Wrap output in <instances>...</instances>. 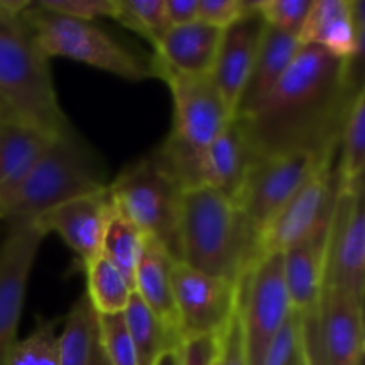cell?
Instances as JSON below:
<instances>
[{"label":"cell","instance_id":"60d3db41","mask_svg":"<svg viewBox=\"0 0 365 365\" xmlns=\"http://www.w3.org/2000/svg\"><path fill=\"white\" fill-rule=\"evenodd\" d=\"M6 114H11V113L6 109V107H4V103L0 102V116H6ZM11 116H13V114H11Z\"/></svg>","mask_w":365,"mask_h":365},{"label":"cell","instance_id":"9c48e42d","mask_svg":"<svg viewBox=\"0 0 365 365\" xmlns=\"http://www.w3.org/2000/svg\"><path fill=\"white\" fill-rule=\"evenodd\" d=\"M307 365H362L364 305L334 289H323L316 305L299 312Z\"/></svg>","mask_w":365,"mask_h":365},{"label":"cell","instance_id":"d6a6232c","mask_svg":"<svg viewBox=\"0 0 365 365\" xmlns=\"http://www.w3.org/2000/svg\"><path fill=\"white\" fill-rule=\"evenodd\" d=\"M260 365H307L299 335V312L292 310Z\"/></svg>","mask_w":365,"mask_h":365},{"label":"cell","instance_id":"f546056e","mask_svg":"<svg viewBox=\"0 0 365 365\" xmlns=\"http://www.w3.org/2000/svg\"><path fill=\"white\" fill-rule=\"evenodd\" d=\"M114 20L155 45L168 32L164 0H116Z\"/></svg>","mask_w":365,"mask_h":365},{"label":"cell","instance_id":"7c38bea8","mask_svg":"<svg viewBox=\"0 0 365 365\" xmlns=\"http://www.w3.org/2000/svg\"><path fill=\"white\" fill-rule=\"evenodd\" d=\"M6 235L0 246V365L18 341V324L25 291L39 246L46 232L36 221H4Z\"/></svg>","mask_w":365,"mask_h":365},{"label":"cell","instance_id":"5bb4252c","mask_svg":"<svg viewBox=\"0 0 365 365\" xmlns=\"http://www.w3.org/2000/svg\"><path fill=\"white\" fill-rule=\"evenodd\" d=\"M335 191L337 173L334 155L317 168L316 173L296 192L294 198L267 225L260 235V255L284 253L327 223L334 205Z\"/></svg>","mask_w":365,"mask_h":365},{"label":"cell","instance_id":"5b68a950","mask_svg":"<svg viewBox=\"0 0 365 365\" xmlns=\"http://www.w3.org/2000/svg\"><path fill=\"white\" fill-rule=\"evenodd\" d=\"M150 64L153 77L166 82L173 98V127L157 152L182 189L198 187L202 185L200 157L227 127L234 113L210 75L192 77L159 66L153 61Z\"/></svg>","mask_w":365,"mask_h":365},{"label":"cell","instance_id":"b9f144b4","mask_svg":"<svg viewBox=\"0 0 365 365\" xmlns=\"http://www.w3.org/2000/svg\"><path fill=\"white\" fill-rule=\"evenodd\" d=\"M4 223V220H2V217H0V225H2ZM0 246H2V241H0Z\"/></svg>","mask_w":365,"mask_h":365},{"label":"cell","instance_id":"74e56055","mask_svg":"<svg viewBox=\"0 0 365 365\" xmlns=\"http://www.w3.org/2000/svg\"><path fill=\"white\" fill-rule=\"evenodd\" d=\"M164 11L170 27L192 24L198 20V0H164Z\"/></svg>","mask_w":365,"mask_h":365},{"label":"cell","instance_id":"d6986e66","mask_svg":"<svg viewBox=\"0 0 365 365\" xmlns=\"http://www.w3.org/2000/svg\"><path fill=\"white\" fill-rule=\"evenodd\" d=\"M253 160L241 120L234 116L200 157V182L235 202Z\"/></svg>","mask_w":365,"mask_h":365},{"label":"cell","instance_id":"7a4b0ae2","mask_svg":"<svg viewBox=\"0 0 365 365\" xmlns=\"http://www.w3.org/2000/svg\"><path fill=\"white\" fill-rule=\"evenodd\" d=\"M180 264L237 284L260 257V237L234 200L209 185L184 189L180 205Z\"/></svg>","mask_w":365,"mask_h":365},{"label":"cell","instance_id":"4316f807","mask_svg":"<svg viewBox=\"0 0 365 365\" xmlns=\"http://www.w3.org/2000/svg\"><path fill=\"white\" fill-rule=\"evenodd\" d=\"M335 173L339 185L362 182L365 166V93H356L337 141Z\"/></svg>","mask_w":365,"mask_h":365},{"label":"cell","instance_id":"d4e9b609","mask_svg":"<svg viewBox=\"0 0 365 365\" xmlns=\"http://www.w3.org/2000/svg\"><path fill=\"white\" fill-rule=\"evenodd\" d=\"M123 317L138 353L139 365H155L163 353L180 346L135 292L123 310Z\"/></svg>","mask_w":365,"mask_h":365},{"label":"cell","instance_id":"52a82bcc","mask_svg":"<svg viewBox=\"0 0 365 365\" xmlns=\"http://www.w3.org/2000/svg\"><path fill=\"white\" fill-rule=\"evenodd\" d=\"M20 16L48 59L66 57L130 82L155 78L150 61L125 48L93 21L61 16L43 9L38 2L29 4Z\"/></svg>","mask_w":365,"mask_h":365},{"label":"cell","instance_id":"836d02e7","mask_svg":"<svg viewBox=\"0 0 365 365\" xmlns=\"http://www.w3.org/2000/svg\"><path fill=\"white\" fill-rule=\"evenodd\" d=\"M38 4L61 16L93 24L100 18H114L116 13V0H39Z\"/></svg>","mask_w":365,"mask_h":365},{"label":"cell","instance_id":"8d00e7d4","mask_svg":"<svg viewBox=\"0 0 365 365\" xmlns=\"http://www.w3.org/2000/svg\"><path fill=\"white\" fill-rule=\"evenodd\" d=\"M217 365H246L245 344H242L241 323H239L237 310L227 330L220 337V359Z\"/></svg>","mask_w":365,"mask_h":365},{"label":"cell","instance_id":"4dcf8cb0","mask_svg":"<svg viewBox=\"0 0 365 365\" xmlns=\"http://www.w3.org/2000/svg\"><path fill=\"white\" fill-rule=\"evenodd\" d=\"M98 344L109 365H139L123 312L98 316Z\"/></svg>","mask_w":365,"mask_h":365},{"label":"cell","instance_id":"4fadbf2b","mask_svg":"<svg viewBox=\"0 0 365 365\" xmlns=\"http://www.w3.org/2000/svg\"><path fill=\"white\" fill-rule=\"evenodd\" d=\"M173 296L180 342L200 335L221 337L237 310V284L177 262Z\"/></svg>","mask_w":365,"mask_h":365},{"label":"cell","instance_id":"277c9868","mask_svg":"<svg viewBox=\"0 0 365 365\" xmlns=\"http://www.w3.org/2000/svg\"><path fill=\"white\" fill-rule=\"evenodd\" d=\"M107 185L102 160L73 128L43 150L24 180L0 202V217L34 221L61 203Z\"/></svg>","mask_w":365,"mask_h":365},{"label":"cell","instance_id":"ac0fdd59","mask_svg":"<svg viewBox=\"0 0 365 365\" xmlns=\"http://www.w3.org/2000/svg\"><path fill=\"white\" fill-rule=\"evenodd\" d=\"M223 31L196 20L192 24L170 27L153 45L152 61L182 75L207 77L212 73Z\"/></svg>","mask_w":365,"mask_h":365},{"label":"cell","instance_id":"44dd1931","mask_svg":"<svg viewBox=\"0 0 365 365\" xmlns=\"http://www.w3.org/2000/svg\"><path fill=\"white\" fill-rule=\"evenodd\" d=\"M327 228L328 221L282 253L285 287L292 310L296 312H305L316 305L323 291Z\"/></svg>","mask_w":365,"mask_h":365},{"label":"cell","instance_id":"603a6c76","mask_svg":"<svg viewBox=\"0 0 365 365\" xmlns=\"http://www.w3.org/2000/svg\"><path fill=\"white\" fill-rule=\"evenodd\" d=\"M52 139L11 114L0 116V202L24 180Z\"/></svg>","mask_w":365,"mask_h":365},{"label":"cell","instance_id":"1f68e13d","mask_svg":"<svg viewBox=\"0 0 365 365\" xmlns=\"http://www.w3.org/2000/svg\"><path fill=\"white\" fill-rule=\"evenodd\" d=\"M314 0H259L257 13L266 25L299 39Z\"/></svg>","mask_w":365,"mask_h":365},{"label":"cell","instance_id":"3957f363","mask_svg":"<svg viewBox=\"0 0 365 365\" xmlns=\"http://www.w3.org/2000/svg\"><path fill=\"white\" fill-rule=\"evenodd\" d=\"M31 2H0V102L18 120L57 138L73 130L53 86L48 57L20 13Z\"/></svg>","mask_w":365,"mask_h":365},{"label":"cell","instance_id":"6da1fadb","mask_svg":"<svg viewBox=\"0 0 365 365\" xmlns=\"http://www.w3.org/2000/svg\"><path fill=\"white\" fill-rule=\"evenodd\" d=\"M360 89L353 77V61L302 45L267 98L248 116H237L253 157L334 155Z\"/></svg>","mask_w":365,"mask_h":365},{"label":"cell","instance_id":"e575fe53","mask_svg":"<svg viewBox=\"0 0 365 365\" xmlns=\"http://www.w3.org/2000/svg\"><path fill=\"white\" fill-rule=\"evenodd\" d=\"M252 9L250 0H198V20L225 31Z\"/></svg>","mask_w":365,"mask_h":365},{"label":"cell","instance_id":"f1b7e54d","mask_svg":"<svg viewBox=\"0 0 365 365\" xmlns=\"http://www.w3.org/2000/svg\"><path fill=\"white\" fill-rule=\"evenodd\" d=\"M6 365H59L57 319L39 317L34 330L13 346Z\"/></svg>","mask_w":365,"mask_h":365},{"label":"cell","instance_id":"7402d4cb","mask_svg":"<svg viewBox=\"0 0 365 365\" xmlns=\"http://www.w3.org/2000/svg\"><path fill=\"white\" fill-rule=\"evenodd\" d=\"M175 260L152 239H146L141 260L134 274V292L164 324L171 337L180 344L177 310L173 296Z\"/></svg>","mask_w":365,"mask_h":365},{"label":"cell","instance_id":"8992f818","mask_svg":"<svg viewBox=\"0 0 365 365\" xmlns=\"http://www.w3.org/2000/svg\"><path fill=\"white\" fill-rule=\"evenodd\" d=\"M180 184L159 152L134 160L109 184L118 212L123 214L148 239L163 246L175 262H180Z\"/></svg>","mask_w":365,"mask_h":365},{"label":"cell","instance_id":"d590c367","mask_svg":"<svg viewBox=\"0 0 365 365\" xmlns=\"http://www.w3.org/2000/svg\"><path fill=\"white\" fill-rule=\"evenodd\" d=\"M177 351L178 365H217L220 337L200 335V337L184 339Z\"/></svg>","mask_w":365,"mask_h":365},{"label":"cell","instance_id":"9a60e30c","mask_svg":"<svg viewBox=\"0 0 365 365\" xmlns=\"http://www.w3.org/2000/svg\"><path fill=\"white\" fill-rule=\"evenodd\" d=\"M113 210V196L107 185L102 191L61 203L34 221L46 234L56 232L86 264L100 255L103 232Z\"/></svg>","mask_w":365,"mask_h":365},{"label":"cell","instance_id":"ba28073f","mask_svg":"<svg viewBox=\"0 0 365 365\" xmlns=\"http://www.w3.org/2000/svg\"><path fill=\"white\" fill-rule=\"evenodd\" d=\"M292 312L284 278V255L262 253L237 282V317L246 365H260Z\"/></svg>","mask_w":365,"mask_h":365},{"label":"cell","instance_id":"83f0119b","mask_svg":"<svg viewBox=\"0 0 365 365\" xmlns=\"http://www.w3.org/2000/svg\"><path fill=\"white\" fill-rule=\"evenodd\" d=\"M146 239L148 237L114 207L113 214L107 221L106 232H103L100 255H103L113 266H116L118 271L134 285V274L139 260H141Z\"/></svg>","mask_w":365,"mask_h":365},{"label":"cell","instance_id":"484cf974","mask_svg":"<svg viewBox=\"0 0 365 365\" xmlns=\"http://www.w3.org/2000/svg\"><path fill=\"white\" fill-rule=\"evenodd\" d=\"M88 291L84 292L96 316H113L127 309L134 285L103 255H96L84 264Z\"/></svg>","mask_w":365,"mask_h":365},{"label":"cell","instance_id":"ffe728a7","mask_svg":"<svg viewBox=\"0 0 365 365\" xmlns=\"http://www.w3.org/2000/svg\"><path fill=\"white\" fill-rule=\"evenodd\" d=\"M299 48L302 43L298 38L266 25L235 116H248L267 98V95L273 91L274 86L280 82L294 57L298 56Z\"/></svg>","mask_w":365,"mask_h":365},{"label":"cell","instance_id":"f35d334b","mask_svg":"<svg viewBox=\"0 0 365 365\" xmlns=\"http://www.w3.org/2000/svg\"><path fill=\"white\" fill-rule=\"evenodd\" d=\"M155 365H178V351L177 349H170V351L163 353Z\"/></svg>","mask_w":365,"mask_h":365},{"label":"cell","instance_id":"ab89813d","mask_svg":"<svg viewBox=\"0 0 365 365\" xmlns=\"http://www.w3.org/2000/svg\"><path fill=\"white\" fill-rule=\"evenodd\" d=\"M91 365H109V362H107V359H106V355H103L102 349H100L98 342H96L95 353H93V364Z\"/></svg>","mask_w":365,"mask_h":365},{"label":"cell","instance_id":"2e32d148","mask_svg":"<svg viewBox=\"0 0 365 365\" xmlns=\"http://www.w3.org/2000/svg\"><path fill=\"white\" fill-rule=\"evenodd\" d=\"M264 29H266V21L257 13L255 2H253V9L239 18L230 27L225 29L221 34L220 48H217L210 78L234 116L246 82H248L250 71L255 63Z\"/></svg>","mask_w":365,"mask_h":365},{"label":"cell","instance_id":"e0dca14e","mask_svg":"<svg viewBox=\"0 0 365 365\" xmlns=\"http://www.w3.org/2000/svg\"><path fill=\"white\" fill-rule=\"evenodd\" d=\"M299 43L317 46L339 59L355 61L364 45V2L314 0Z\"/></svg>","mask_w":365,"mask_h":365},{"label":"cell","instance_id":"8fae6325","mask_svg":"<svg viewBox=\"0 0 365 365\" xmlns=\"http://www.w3.org/2000/svg\"><path fill=\"white\" fill-rule=\"evenodd\" d=\"M334 155L291 153L253 160L235 196V205L259 237L317 168Z\"/></svg>","mask_w":365,"mask_h":365},{"label":"cell","instance_id":"30bf717a","mask_svg":"<svg viewBox=\"0 0 365 365\" xmlns=\"http://www.w3.org/2000/svg\"><path fill=\"white\" fill-rule=\"evenodd\" d=\"M323 289H334L364 305L365 209L362 182L337 184L327 228Z\"/></svg>","mask_w":365,"mask_h":365},{"label":"cell","instance_id":"cb8c5ba5","mask_svg":"<svg viewBox=\"0 0 365 365\" xmlns=\"http://www.w3.org/2000/svg\"><path fill=\"white\" fill-rule=\"evenodd\" d=\"M98 342V316L88 296L71 305L59 334V365H91Z\"/></svg>","mask_w":365,"mask_h":365}]
</instances>
